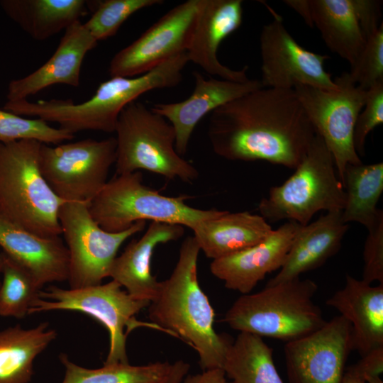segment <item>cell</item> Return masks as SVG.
<instances>
[{"label": "cell", "mask_w": 383, "mask_h": 383, "mask_svg": "<svg viewBox=\"0 0 383 383\" xmlns=\"http://www.w3.org/2000/svg\"><path fill=\"white\" fill-rule=\"evenodd\" d=\"M207 135L213 151L224 159L295 169L316 131L294 89L262 87L213 111Z\"/></svg>", "instance_id": "cell-1"}, {"label": "cell", "mask_w": 383, "mask_h": 383, "mask_svg": "<svg viewBox=\"0 0 383 383\" xmlns=\"http://www.w3.org/2000/svg\"><path fill=\"white\" fill-rule=\"evenodd\" d=\"M199 252L194 236L183 240L176 265L170 277L160 282L148 315L163 332L181 338L196 350L203 370L222 369L232 341L214 329V311L198 280Z\"/></svg>", "instance_id": "cell-2"}, {"label": "cell", "mask_w": 383, "mask_h": 383, "mask_svg": "<svg viewBox=\"0 0 383 383\" xmlns=\"http://www.w3.org/2000/svg\"><path fill=\"white\" fill-rule=\"evenodd\" d=\"M317 284L300 277L242 294L226 311L223 321L233 330L260 337L294 340L326 322L313 300Z\"/></svg>", "instance_id": "cell-3"}, {"label": "cell", "mask_w": 383, "mask_h": 383, "mask_svg": "<svg viewBox=\"0 0 383 383\" xmlns=\"http://www.w3.org/2000/svg\"><path fill=\"white\" fill-rule=\"evenodd\" d=\"M41 144L33 140L0 143V212L40 236H60L58 212L65 201L43 176Z\"/></svg>", "instance_id": "cell-4"}, {"label": "cell", "mask_w": 383, "mask_h": 383, "mask_svg": "<svg viewBox=\"0 0 383 383\" xmlns=\"http://www.w3.org/2000/svg\"><path fill=\"white\" fill-rule=\"evenodd\" d=\"M187 196H168L143 183L140 171L116 175L89 205L93 219L104 231L122 232L138 221L178 224L193 231L223 211L188 205Z\"/></svg>", "instance_id": "cell-5"}, {"label": "cell", "mask_w": 383, "mask_h": 383, "mask_svg": "<svg viewBox=\"0 0 383 383\" xmlns=\"http://www.w3.org/2000/svg\"><path fill=\"white\" fill-rule=\"evenodd\" d=\"M116 133L117 175L145 170L168 180L192 183L199 172L175 150V132L163 116L139 101L120 113Z\"/></svg>", "instance_id": "cell-6"}, {"label": "cell", "mask_w": 383, "mask_h": 383, "mask_svg": "<svg viewBox=\"0 0 383 383\" xmlns=\"http://www.w3.org/2000/svg\"><path fill=\"white\" fill-rule=\"evenodd\" d=\"M283 184L270 188L259 205L267 221L287 220L304 226L320 211H342L345 191L331 153L316 133L306 153Z\"/></svg>", "instance_id": "cell-7"}, {"label": "cell", "mask_w": 383, "mask_h": 383, "mask_svg": "<svg viewBox=\"0 0 383 383\" xmlns=\"http://www.w3.org/2000/svg\"><path fill=\"white\" fill-rule=\"evenodd\" d=\"M122 288L114 280L80 289H67L51 285L40 291L28 315L57 310L87 314L109 331V350L104 364L129 363L126 353L128 334L140 326L162 329L153 323L141 322L135 318L150 302L137 299Z\"/></svg>", "instance_id": "cell-8"}, {"label": "cell", "mask_w": 383, "mask_h": 383, "mask_svg": "<svg viewBox=\"0 0 383 383\" xmlns=\"http://www.w3.org/2000/svg\"><path fill=\"white\" fill-rule=\"evenodd\" d=\"M116 159L115 137L42 143L39 152L41 172L55 194L64 201L89 205L109 181Z\"/></svg>", "instance_id": "cell-9"}, {"label": "cell", "mask_w": 383, "mask_h": 383, "mask_svg": "<svg viewBox=\"0 0 383 383\" xmlns=\"http://www.w3.org/2000/svg\"><path fill=\"white\" fill-rule=\"evenodd\" d=\"M334 82L338 86L334 89L297 85L294 90L316 133L331 153L343 185L346 165L362 163L354 146L353 133L367 90L354 84L348 72L335 77Z\"/></svg>", "instance_id": "cell-10"}, {"label": "cell", "mask_w": 383, "mask_h": 383, "mask_svg": "<svg viewBox=\"0 0 383 383\" xmlns=\"http://www.w3.org/2000/svg\"><path fill=\"white\" fill-rule=\"evenodd\" d=\"M58 220L69 252L70 289L101 284L109 277L120 247L143 231L146 224L138 221L124 231L108 232L93 219L89 204L77 201H65L59 209Z\"/></svg>", "instance_id": "cell-11"}, {"label": "cell", "mask_w": 383, "mask_h": 383, "mask_svg": "<svg viewBox=\"0 0 383 383\" xmlns=\"http://www.w3.org/2000/svg\"><path fill=\"white\" fill-rule=\"evenodd\" d=\"M136 97L132 83L122 77L101 82L88 100L75 104L72 99L7 101L4 109L21 116H32L57 123L72 134L84 131L115 132L122 110Z\"/></svg>", "instance_id": "cell-12"}, {"label": "cell", "mask_w": 383, "mask_h": 383, "mask_svg": "<svg viewBox=\"0 0 383 383\" xmlns=\"http://www.w3.org/2000/svg\"><path fill=\"white\" fill-rule=\"evenodd\" d=\"M204 0L173 7L111 60V77H133L149 72L189 48Z\"/></svg>", "instance_id": "cell-13"}, {"label": "cell", "mask_w": 383, "mask_h": 383, "mask_svg": "<svg viewBox=\"0 0 383 383\" xmlns=\"http://www.w3.org/2000/svg\"><path fill=\"white\" fill-rule=\"evenodd\" d=\"M270 11L274 20L262 27L260 35L263 87L291 89L308 85L336 89L337 84L324 68L329 57L300 45L285 28L281 16Z\"/></svg>", "instance_id": "cell-14"}, {"label": "cell", "mask_w": 383, "mask_h": 383, "mask_svg": "<svg viewBox=\"0 0 383 383\" xmlns=\"http://www.w3.org/2000/svg\"><path fill=\"white\" fill-rule=\"evenodd\" d=\"M353 348L350 323L341 315L284 347L289 383H340Z\"/></svg>", "instance_id": "cell-15"}, {"label": "cell", "mask_w": 383, "mask_h": 383, "mask_svg": "<svg viewBox=\"0 0 383 383\" xmlns=\"http://www.w3.org/2000/svg\"><path fill=\"white\" fill-rule=\"evenodd\" d=\"M299 226L287 221L258 243L212 260L211 274L223 281L227 289L249 294L268 273L281 269Z\"/></svg>", "instance_id": "cell-16"}, {"label": "cell", "mask_w": 383, "mask_h": 383, "mask_svg": "<svg viewBox=\"0 0 383 383\" xmlns=\"http://www.w3.org/2000/svg\"><path fill=\"white\" fill-rule=\"evenodd\" d=\"M194 89L186 99L174 103H157L152 111L166 118L175 132V150L181 156L187 151L193 131L209 113L243 95L264 87L261 81L237 82L222 79H205L194 72Z\"/></svg>", "instance_id": "cell-17"}, {"label": "cell", "mask_w": 383, "mask_h": 383, "mask_svg": "<svg viewBox=\"0 0 383 383\" xmlns=\"http://www.w3.org/2000/svg\"><path fill=\"white\" fill-rule=\"evenodd\" d=\"M241 0H204L187 50L189 62L222 79L244 82L248 66L239 70L221 64L217 57L222 41L235 31L243 21Z\"/></svg>", "instance_id": "cell-18"}, {"label": "cell", "mask_w": 383, "mask_h": 383, "mask_svg": "<svg viewBox=\"0 0 383 383\" xmlns=\"http://www.w3.org/2000/svg\"><path fill=\"white\" fill-rule=\"evenodd\" d=\"M96 45L84 23L74 22L65 30L55 52L45 63L30 74L9 82L7 101L27 99L54 84L79 87L84 58Z\"/></svg>", "instance_id": "cell-19"}, {"label": "cell", "mask_w": 383, "mask_h": 383, "mask_svg": "<svg viewBox=\"0 0 383 383\" xmlns=\"http://www.w3.org/2000/svg\"><path fill=\"white\" fill-rule=\"evenodd\" d=\"M0 248L43 287L67 281L69 252L60 236L43 237L11 221L0 212Z\"/></svg>", "instance_id": "cell-20"}, {"label": "cell", "mask_w": 383, "mask_h": 383, "mask_svg": "<svg viewBox=\"0 0 383 383\" xmlns=\"http://www.w3.org/2000/svg\"><path fill=\"white\" fill-rule=\"evenodd\" d=\"M184 227L172 223L151 222L144 234L131 240L117 256L109 277L133 297L151 301L156 296L160 282L151 272V261L156 247L179 240Z\"/></svg>", "instance_id": "cell-21"}, {"label": "cell", "mask_w": 383, "mask_h": 383, "mask_svg": "<svg viewBox=\"0 0 383 383\" xmlns=\"http://www.w3.org/2000/svg\"><path fill=\"white\" fill-rule=\"evenodd\" d=\"M326 304L350 323L353 348L361 356L383 347V284L372 286L347 274L344 287Z\"/></svg>", "instance_id": "cell-22"}, {"label": "cell", "mask_w": 383, "mask_h": 383, "mask_svg": "<svg viewBox=\"0 0 383 383\" xmlns=\"http://www.w3.org/2000/svg\"><path fill=\"white\" fill-rule=\"evenodd\" d=\"M348 229L342 211L326 212L311 223L300 225L284 265L266 286L300 277L321 266L338 252Z\"/></svg>", "instance_id": "cell-23"}, {"label": "cell", "mask_w": 383, "mask_h": 383, "mask_svg": "<svg viewBox=\"0 0 383 383\" xmlns=\"http://www.w3.org/2000/svg\"><path fill=\"white\" fill-rule=\"evenodd\" d=\"M192 231L200 251L214 260L258 243L272 229L260 215L223 211L220 215L201 222Z\"/></svg>", "instance_id": "cell-24"}, {"label": "cell", "mask_w": 383, "mask_h": 383, "mask_svg": "<svg viewBox=\"0 0 383 383\" xmlns=\"http://www.w3.org/2000/svg\"><path fill=\"white\" fill-rule=\"evenodd\" d=\"M311 27L325 44L352 66L365 43L360 0H308Z\"/></svg>", "instance_id": "cell-25"}, {"label": "cell", "mask_w": 383, "mask_h": 383, "mask_svg": "<svg viewBox=\"0 0 383 383\" xmlns=\"http://www.w3.org/2000/svg\"><path fill=\"white\" fill-rule=\"evenodd\" d=\"M89 3L84 0H2L0 6L30 38L45 40L79 21Z\"/></svg>", "instance_id": "cell-26"}, {"label": "cell", "mask_w": 383, "mask_h": 383, "mask_svg": "<svg viewBox=\"0 0 383 383\" xmlns=\"http://www.w3.org/2000/svg\"><path fill=\"white\" fill-rule=\"evenodd\" d=\"M48 322L30 328L20 325L0 331V383H28L35 359L57 338Z\"/></svg>", "instance_id": "cell-27"}, {"label": "cell", "mask_w": 383, "mask_h": 383, "mask_svg": "<svg viewBox=\"0 0 383 383\" xmlns=\"http://www.w3.org/2000/svg\"><path fill=\"white\" fill-rule=\"evenodd\" d=\"M345 204L342 219L370 228L382 211L377 204L383 192V163L348 164L343 175Z\"/></svg>", "instance_id": "cell-28"}, {"label": "cell", "mask_w": 383, "mask_h": 383, "mask_svg": "<svg viewBox=\"0 0 383 383\" xmlns=\"http://www.w3.org/2000/svg\"><path fill=\"white\" fill-rule=\"evenodd\" d=\"M222 369L231 383H284L272 349L262 337L240 332L226 353Z\"/></svg>", "instance_id": "cell-29"}, {"label": "cell", "mask_w": 383, "mask_h": 383, "mask_svg": "<svg viewBox=\"0 0 383 383\" xmlns=\"http://www.w3.org/2000/svg\"><path fill=\"white\" fill-rule=\"evenodd\" d=\"M59 358L65 368L61 383H159L167 374L172 365L168 362L138 366L114 363L90 369L73 362L66 354H60Z\"/></svg>", "instance_id": "cell-30"}, {"label": "cell", "mask_w": 383, "mask_h": 383, "mask_svg": "<svg viewBox=\"0 0 383 383\" xmlns=\"http://www.w3.org/2000/svg\"><path fill=\"white\" fill-rule=\"evenodd\" d=\"M0 263V316L23 318L28 315L42 287L26 268L2 251Z\"/></svg>", "instance_id": "cell-31"}, {"label": "cell", "mask_w": 383, "mask_h": 383, "mask_svg": "<svg viewBox=\"0 0 383 383\" xmlns=\"http://www.w3.org/2000/svg\"><path fill=\"white\" fill-rule=\"evenodd\" d=\"M74 135L61 128H54L40 118H28L0 109V143L33 140L47 145H58L72 140Z\"/></svg>", "instance_id": "cell-32"}, {"label": "cell", "mask_w": 383, "mask_h": 383, "mask_svg": "<svg viewBox=\"0 0 383 383\" xmlns=\"http://www.w3.org/2000/svg\"><path fill=\"white\" fill-rule=\"evenodd\" d=\"M163 3L162 0L98 1L90 18L84 23L98 42L116 35L122 24L133 13Z\"/></svg>", "instance_id": "cell-33"}, {"label": "cell", "mask_w": 383, "mask_h": 383, "mask_svg": "<svg viewBox=\"0 0 383 383\" xmlns=\"http://www.w3.org/2000/svg\"><path fill=\"white\" fill-rule=\"evenodd\" d=\"M350 79L365 90L383 81V24L370 35L348 72Z\"/></svg>", "instance_id": "cell-34"}, {"label": "cell", "mask_w": 383, "mask_h": 383, "mask_svg": "<svg viewBox=\"0 0 383 383\" xmlns=\"http://www.w3.org/2000/svg\"><path fill=\"white\" fill-rule=\"evenodd\" d=\"M383 123V81L367 91L365 105L354 128L353 142L358 155H365V144L368 134Z\"/></svg>", "instance_id": "cell-35"}, {"label": "cell", "mask_w": 383, "mask_h": 383, "mask_svg": "<svg viewBox=\"0 0 383 383\" xmlns=\"http://www.w3.org/2000/svg\"><path fill=\"white\" fill-rule=\"evenodd\" d=\"M363 250L364 282L383 284V212L379 214L372 226L367 229Z\"/></svg>", "instance_id": "cell-36"}, {"label": "cell", "mask_w": 383, "mask_h": 383, "mask_svg": "<svg viewBox=\"0 0 383 383\" xmlns=\"http://www.w3.org/2000/svg\"><path fill=\"white\" fill-rule=\"evenodd\" d=\"M367 383H383V347L377 348L363 356L355 364L348 367Z\"/></svg>", "instance_id": "cell-37"}, {"label": "cell", "mask_w": 383, "mask_h": 383, "mask_svg": "<svg viewBox=\"0 0 383 383\" xmlns=\"http://www.w3.org/2000/svg\"><path fill=\"white\" fill-rule=\"evenodd\" d=\"M182 383H231L221 368L204 370L201 373L187 374Z\"/></svg>", "instance_id": "cell-38"}, {"label": "cell", "mask_w": 383, "mask_h": 383, "mask_svg": "<svg viewBox=\"0 0 383 383\" xmlns=\"http://www.w3.org/2000/svg\"><path fill=\"white\" fill-rule=\"evenodd\" d=\"M189 370V365L187 362L177 360L172 363L169 372L159 383H182Z\"/></svg>", "instance_id": "cell-39"}, {"label": "cell", "mask_w": 383, "mask_h": 383, "mask_svg": "<svg viewBox=\"0 0 383 383\" xmlns=\"http://www.w3.org/2000/svg\"><path fill=\"white\" fill-rule=\"evenodd\" d=\"M284 3L295 10L304 18L306 24L311 27L308 0H286Z\"/></svg>", "instance_id": "cell-40"}, {"label": "cell", "mask_w": 383, "mask_h": 383, "mask_svg": "<svg viewBox=\"0 0 383 383\" xmlns=\"http://www.w3.org/2000/svg\"><path fill=\"white\" fill-rule=\"evenodd\" d=\"M340 383H367L349 369L345 371Z\"/></svg>", "instance_id": "cell-41"}, {"label": "cell", "mask_w": 383, "mask_h": 383, "mask_svg": "<svg viewBox=\"0 0 383 383\" xmlns=\"http://www.w3.org/2000/svg\"><path fill=\"white\" fill-rule=\"evenodd\" d=\"M0 276H1V263H0ZM0 282H1V279H0Z\"/></svg>", "instance_id": "cell-42"}]
</instances>
